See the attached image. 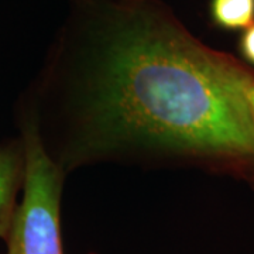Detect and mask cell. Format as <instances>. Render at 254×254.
<instances>
[{
  "mask_svg": "<svg viewBox=\"0 0 254 254\" xmlns=\"http://www.w3.org/2000/svg\"><path fill=\"white\" fill-rule=\"evenodd\" d=\"M26 174L21 199L6 239L7 254H64L61 195L64 170L48 154L33 120L23 128Z\"/></svg>",
  "mask_w": 254,
  "mask_h": 254,
  "instance_id": "cell-2",
  "label": "cell"
},
{
  "mask_svg": "<svg viewBox=\"0 0 254 254\" xmlns=\"http://www.w3.org/2000/svg\"><path fill=\"white\" fill-rule=\"evenodd\" d=\"M239 53L243 61L254 68V23L242 31L239 38Z\"/></svg>",
  "mask_w": 254,
  "mask_h": 254,
  "instance_id": "cell-5",
  "label": "cell"
},
{
  "mask_svg": "<svg viewBox=\"0 0 254 254\" xmlns=\"http://www.w3.org/2000/svg\"><path fill=\"white\" fill-rule=\"evenodd\" d=\"M76 7L71 36L79 50L69 66L72 122L61 168L145 154L198 161L254 184L245 64L202 44L158 0Z\"/></svg>",
  "mask_w": 254,
  "mask_h": 254,
  "instance_id": "cell-1",
  "label": "cell"
},
{
  "mask_svg": "<svg viewBox=\"0 0 254 254\" xmlns=\"http://www.w3.org/2000/svg\"><path fill=\"white\" fill-rule=\"evenodd\" d=\"M240 89H242V95L246 102L247 110L250 113V118L254 123V72L249 66L246 68L245 72L242 75Z\"/></svg>",
  "mask_w": 254,
  "mask_h": 254,
  "instance_id": "cell-6",
  "label": "cell"
},
{
  "mask_svg": "<svg viewBox=\"0 0 254 254\" xmlns=\"http://www.w3.org/2000/svg\"><path fill=\"white\" fill-rule=\"evenodd\" d=\"M26 153L23 138L0 145V239L6 240L23 190Z\"/></svg>",
  "mask_w": 254,
  "mask_h": 254,
  "instance_id": "cell-3",
  "label": "cell"
},
{
  "mask_svg": "<svg viewBox=\"0 0 254 254\" xmlns=\"http://www.w3.org/2000/svg\"><path fill=\"white\" fill-rule=\"evenodd\" d=\"M210 20L226 31H243L254 23V0H210Z\"/></svg>",
  "mask_w": 254,
  "mask_h": 254,
  "instance_id": "cell-4",
  "label": "cell"
},
{
  "mask_svg": "<svg viewBox=\"0 0 254 254\" xmlns=\"http://www.w3.org/2000/svg\"><path fill=\"white\" fill-rule=\"evenodd\" d=\"M253 185H254V184H253Z\"/></svg>",
  "mask_w": 254,
  "mask_h": 254,
  "instance_id": "cell-8",
  "label": "cell"
},
{
  "mask_svg": "<svg viewBox=\"0 0 254 254\" xmlns=\"http://www.w3.org/2000/svg\"><path fill=\"white\" fill-rule=\"evenodd\" d=\"M88 1H110V0H76V3H88Z\"/></svg>",
  "mask_w": 254,
  "mask_h": 254,
  "instance_id": "cell-7",
  "label": "cell"
}]
</instances>
